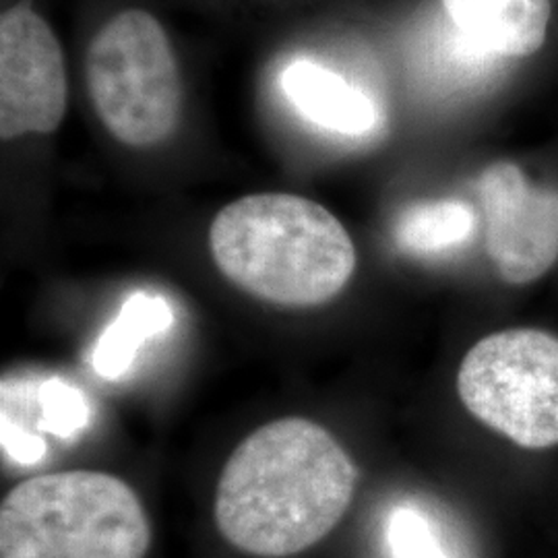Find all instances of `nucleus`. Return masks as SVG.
Here are the masks:
<instances>
[{"instance_id":"nucleus-1","label":"nucleus","mask_w":558,"mask_h":558,"mask_svg":"<svg viewBox=\"0 0 558 558\" xmlns=\"http://www.w3.org/2000/svg\"><path fill=\"white\" fill-rule=\"evenodd\" d=\"M359 472L317 422L279 418L240 442L221 470L216 523L240 553L300 555L345 515Z\"/></svg>"},{"instance_id":"nucleus-2","label":"nucleus","mask_w":558,"mask_h":558,"mask_svg":"<svg viewBox=\"0 0 558 558\" xmlns=\"http://www.w3.org/2000/svg\"><path fill=\"white\" fill-rule=\"evenodd\" d=\"M209 251L240 290L292 308L336 299L356 271V246L343 223L317 201L292 193L226 205L211 221Z\"/></svg>"},{"instance_id":"nucleus-3","label":"nucleus","mask_w":558,"mask_h":558,"mask_svg":"<svg viewBox=\"0 0 558 558\" xmlns=\"http://www.w3.org/2000/svg\"><path fill=\"white\" fill-rule=\"evenodd\" d=\"M149 544L137 493L106 472L23 480L0 505V558H145Z\"/></svg>"},{"instance_id":"nucleus-4","label":"nucleus","mask_w":558,"mask_h":558,"mask_svg":"<svg viewBox=\"0 0 558 558\" xmlns=\"http://www.w3.org/2000/svg\"><path fill=\"white\" fill-rule=\"evenodd\" d=\"M87 89L106 131L129 147L160 145L182 108L179 62L160 21L129 9L108 21L87 50Z\"/></svg>"},{"instance_id":"nucleus-5","label":"nucleus","mask_w":558,"mask_h":558,"mask_svg":"<svg viewBox=\"0 0 558 558\" xmlns=\"http://www.w3.org/2000/svg\"><path fill=\"white\" fill-rule=\"evenodd\" d=\"M468 412L525 449L558 445V338L511 329L480 339L458 373Z\"/></svg>"},{"instance_id":"nucleus-6","label":"nucleus","mask_w":558,"mask_h":558,"mask_svg":"<svg viewBox=\"0 0 558 558\" xmlns=\"http://www.w3.org/2000/svg\"><path fill=\"white\" fill-rule=\"evenodd\" d=\"M69 81L59 38L27 0L0 20V137L48 135L66 114Z\"/></svg>"},{"instance_id":"nucleus-7","label":"nucleus","mask_w":558,"mask_h":558,"mask_svg":"<svg viewBox=\"0 0 558 558\" xmlns=\"http://www.w3.org/2000/svg\"><path fill=\"white\" fill-rule=\"evenodd\" d=\"M478 193L488 255L500 278H542L558 259V191L534 184L511 161H497L482 172Z\"/></svg>"},{"instance_id":"nucleus-8","label":"nucleus","mask_w":558,"mask_h":558,"mask_svg":"<svg viewBox=\"0 0 558 558\" xmlns=\"http://www.w3.org/2000/svg\"><path fill=\"white\" fill-rule=\"evenodd\" d=\"M461 38L482 52L532 57L546 41L550 0H442Z\"/></svg>"},{"instance_id":"nucleus-9","label":"nucleus","mask_w":558,"mask_h":558,"mask_svg":"<svg viewBox=\"0 0 558 558\" xmlns=\"http://www.w3.org/2000/svg\"><path fill=\"white\" fill-rule=\"evenodd\" d=\"M281 89L308 122L329 133L364 137L375 131L379 110L360 87L313 60H294L281 73Z\"/></svg>"},{"instance_id":"nucleus-10","label":"nucleus","mask_w":558,"mask_h":558,"mask_svg":"<svg viewBox=\"0 0 558 558\" xmlns=\"http://www.w3.org/2000/svg\"><path fill=\"white\" fill-rule=\"evenodd\" d=\"M174 325L170 302L149 292H135L122 302L112 320L94 345L92 368L101 379L117 380L129 373L147 339L166 333Z\"/></svg>"},{"instance_id":"nucleus-11","label":"nucleus","mask_w":558,"mask_h":558,"mask_svg":"<svg viewBox=\"0 0 558 558\" xmlns=\"http://www.w3.org/2000/svg\"><path fill=\"white\" fill-rule=\"evenodd\" d=\"M476 230V214L463 201L445 199L410 207L396 226L399 248L412 255H439L461 246Z\"/></svg>"},{"instance_id":"nucleus-12","label":"nucleus","mask_w":558,"mask_h":558,"mask_svg":"<svg viewBox=\"0 0 558 558\" xmlns=\"http://www.w3.org/2000/svg\"><path fill=\"white\" fill-rule=\"evenodd\" d=\"M36 433L62 440L80 437L92 424V403L80 387L64 379H46L34 385Z\"/></svg>"},{"instance_id":"nucleus-13","label":"nucleus","mask_w":558,"mask_h":558,"mask_svg":"<svg viewBox=\"0 0 558 558\" xmlns=\"http://www.w3.org/2000/svg\"><path fill=\"white\" fill-rule=\"evenodd\" d=\"M391 558H451L433 521L422 511L399 505L387 519Z\"/></svg>"},{"instance_id":"nucleus-14","label":"nucleus","mask_w":558,"mask_h":558,"mask_svg":"<svg viewBox=\"0 0 558 558\" xmlns=\"http://www.w3.org/2000/svg\"><path fill=\"white\" fill-rule=\"evenodd\" d=\"M2 451L4 456L11 459L17 465H36L41 459L46 458V439L36 435V428H27L17 416L2 412Z\"/></svg>"}]
</instances>
